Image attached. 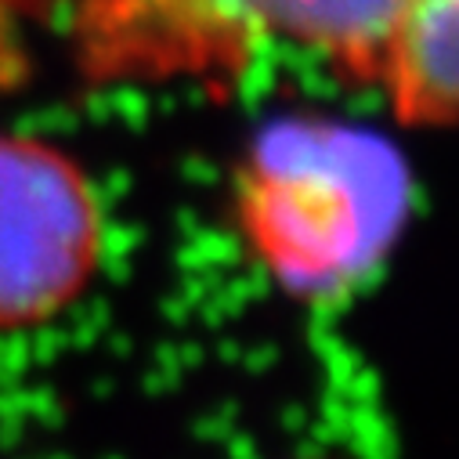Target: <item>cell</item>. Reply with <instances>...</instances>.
<instances>
[{"label":"cell","instance_id":"6da1fadb","mask_svg":"<svg viewBox=\"0 0 459 459\" xmlns=\"http://www.w3.org/2000/svg\"><path fill=\"white\" fill-rule=\"evenodd\" d=\"M402 152L362 124L282 117L236 167V228L254 264L293 300L355 293L394 250L409 213Z\"/></svg>","mask_w":459,"mask_h":459},{"label":"cell","instance_id":"7a4b0ae2","mask_svg":"<svg viewBox=\"0 0 459 459\" xmlns=\"http://www.w3.org/2000/svg\"><path fill=\"white\" fill-rule=\"evenodd\" d=\"M405 0H65V40L94 87H236L268 51L377 87Z\"/></svg>","mask_w":459,"mask_h":459},{"label":"cell","instance_id":"3957f363","mask_svg":"<svg viewBox=\"0 0 459 459\" xmlns=\"http://www.w3.org/2000/svg\"><path fill=\"white\" fill-rule=\"evenodd\" d=\"M105 254L108 217L87 167L44 134L0 127V336L65 318Z\"/></svg>","mask_w":459,"mask_h":459},{"label":"cell","instance_id":"277c9868","mask_svg":"<svg viewBox=\"0 0 459 459\" xmlns=\"http://www.w3.org/2000/svg\"><path fill=\"white\" fill-rule=\"evenodd\" d=\"M455 40L459 0H405L377 76L402 127L427 131L455 120Z\"/></svg>","mask_w":459,"mask_h":459}]
</instances>
